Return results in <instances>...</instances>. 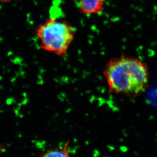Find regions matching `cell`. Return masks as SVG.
<instances>
[{
	"label": "cell",
	"mask_w": 157,
	"mask_h": 157,
	"mask_svg": "<svg viewBox=\"0 0 157 157\" xmlns=\"http://www.w3.org/2000/svg\"><path fill=\"white\" fill-rule=\"evenodd\" d=\"M109 88L115 93L139 94L148 82L147 67L140 60L122 56L111 59L104 72Z\"/></svg>",
	"instance_id": "obj_1"
},
{
	"label": "cell",
	"mask_w": 157,
	"mask_h": 157,
	"mask_svg": "<svg viewBox=\"0 0 157 157\" xmlns=\"http://www.w3.org/2000/svg\"><path fill=\"white\" fill-rule=\"evenodd\" d=\"M40 49L60 57L67 53L75 36V30L64 20L48 18L36 29Z\"/></svg>",
	"instance_id": "obj_2"
},
{
	"label": "cell",
	"mask_w": 157,
	"mask_h": 157,
	"mask_svg": "<svg viewBox=\"0 0 157 157\" xmlns=\"http://www.w3.org/2000/svg\"><path fill=\"white\" fill-rule=\"evenodd\" d=\"M80 13L91 15L100 14L104 9L105 0H73Z\"/></svg>",
	"instance_id": "obj_3"
},
{
	"label": "cell",
	"mask_w": 157,
	"mask_h": 157,
	"mask_svg": "<svg viewBox=\"0 0 157 157\" xmlns=\"http://www.w3.org/2000/svg\"><path fill=\"white\" fill-rule=\"evenodd\" d=\"M69 152L67 149H56L48 151L44 154L45 157H67L69 156Z\"/></svg>",
	"instance_id": "obj_4"
},
{
	"label": "cell",
	"mask_w": 157,
	"mask_h": 157,
	"mask_svg": "<svg viewBox=\"0 0 157 157\" xmlns=\"http://www.w3.org/2000/svg\"><path fill=\"white\" fill-rule=\"evenodd\" d=\"M6 151V147L4 145L0 144V155Z\"/></svg>",
	"instance_id": "obj_5"
},
{
	"label": "cell",
	"mask_w": 157,
	"mask_h": 157,
	"mask_svg": "<svg viewBox=\"0 0 157 157\" xmlns=\"http://www.w3.org/2000/svg\"><path fill=\"white\" fill-rule=\"evenodd\" d=\"M12 1V0H0V2H8L9 1Z\"/></svg>",
	"instance_id": "obj_6"
}]
</instances>
